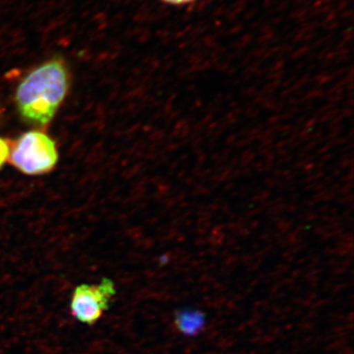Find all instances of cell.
Returning a JSON list of instances; mask_svg holds the SVG:
<instances>
[{
  "label": "cell",
  "mask_w": 354,
  "mask_h": 354,
  "mask_svg": "<svg viewBox=\"0 0 354 354\" xmlns=\"http://www.w3.org/2000/svg\"><path fill=\"white\" fill-rule=\"evenodd\" d=\"M9 153H10V146H9L8 142L3 138H0V169L8 160Z\"/></svg>",
  "instance_id": "cell-4"
},
{
  "label": "cell",
  "mask_w": 354,
  "mask_h": 354,
  "mask_svg": "<svg viewBox=\"0 0 354 354\" xmlns=\"http://www.w3.org/2000/svg\"><path fill=\"white\" fill-rule=\"evenodd\" d=\"M9 160L21 172L38 176L53 171L57 164L55 142L46 133L32 130L21 135L10 149Z\"/></svg>",
  "instance_id": "cell-2"
},
{
  "label": "cell",
  "mask_w": 354,
  "mask_h": 354,
  "mask_svg": "<svg viewBox=\"0 0 354 354\" xmlns=\"http://www.w3.org/2000/svg\"><path fill=\"white\" fill-rule=\"evenodd\" d=\"M116 291L111 279H102L97 285L77 286L72 295L71 313L79 322L93 325L111 306Z\"/></svg>",
  "instance_id": "cell-3"
},
{
  "label": "cell",
  "mask_w": 354,
  "mask_h": 354,
  "mask_svg": "<svg viewBox=\"0 0 354 354\" xmlns=\"http://www.w3.org/2000/svg\"><path fill=\"white\" fill-rule=\"evenodd\" d=\"M165 3L172 4V6H184V4L191 3L194 0H162Z\"/></svg>",
  "instance_id": "cell-5"
},
{
  "label": "cell",
  "mask_w": 354,
  "mask_h": 354,
  "mask_svg": "<svg viewBox=\"0 0 354 354\" xmlns=\"http://www.w3.org/2000/svg\"><path fill=\"white\" fill-rule=\"evenodd\" d=\"M69 87V68L64 58H50L18 84L15 102L20 115L34 124H48L64 101Z\"/></svg>",
  "instance_id": "cell-1"
}]
</instances>
